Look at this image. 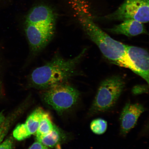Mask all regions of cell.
<instances>
[{
	"instance_id": "6da1fadb",
	"label": "cell",
	"mask_w": 149,
	"mask_h": 149,
	"mask_svg": "<svg viewBox=\"0 0 149 149\" xmlns=\"http://www.w3.org/2000/svg\"><path fill=\"white\" fill-rule=\"evenodd\" d=\"M85 7L76 13L84 30L99 48L106 58L118 66L128 68L136 73L134 66L128 55L125 45L117 41L102 31L93 21Z\"/></svg>"
},
{
	"instance_id": "7a4b0ae2",
	"label": "cell",
	"mask_w": 149,
	"mask_h": 149,
	"mask_svg": "<svg viewBox=\"0 0 149 149\" xmlns=\"http://www.w3.org/2000/svg\"><path fill=\"white\" fill-rule=\"evenodd\" d=\"M86 49L73 58L66 59L58 54L49 62L35 69L28 78V84L32 88L44 90L67 81L76 74V68Z\"/></svg>"
},
{
	"instance_id": "3957f363",
	"label": "cell",
	"mask_w": 149,
	"mask_h": 149,
	"mask_svg": "<svg viewBox=\"0 0 149 149\" xmlns=\"http://www.w3.org/2000/svg\"><path fill=\"white\" fill-rule=\"evenodd\" d=\"M125 83L120 76H113L100 84L89 110L90 115L105 112L116 104L123 91Z\"/></svg>"
},
{
	"instance_id": "277c9868",
	"label": "cell",
	"mask_w": 149,
	"mask_h": 149,
	"mask_svg": "<svg viewBox=\"0 0 149 149\" xmlns=\"http://www.w3.org/2000/svg\"><path fill=\"white\" fill-rule=\"evenodd\" d=\"M42 99L55 111L62 113L74 107L79 100V91L66 82L43 90Z\"/></svg>"
},
{
	"instance_id": "5b68a950",
	"label": "cell",
	"mask_w": 149,
	"mask_h": 149,
	"mask_svg": "<svg viewBox=\"0 0 149 149\" xmlns=\"http://www.w3.org/2000/svg\"><path fill=\"white\" fill-rule=\"evenodd\" d=\"M149 0H124L114 12L104 17L105 19L124 20L132 19L141 23H148Z\"/></svg>"
},
{
	"instance_id": "8992f818",
	"label": "cell",
	"mask_w": 149,
	"mask_h": 149,
	"mask_svg": "<svg viewBox=\"0 0 149 149\" xmlns=\"http://www.w3.org/2000/svg\"><path fill=\"white\" fill-rule=\"evenodd\" d=\"M56 25L24 22L25 35L33 54L42 51L49 43L55 32Z\"/></svg>"
},
{
	"instance_id": "52a82bcc",
	"label": "cell",
	"mask_w": 149,
	"mask_h": 149,
	"mask_svg": "<svg viewBox=\"0 0 149 149\" xmlns=\"http://www.w3.org/2000/svg\"><path fill=\"white\" fill-rule=\"evenodd\" d=\"M145 109L139 103L126 104L121 112L120 117V133L125 136L136 124L137 120Z\"/></svg>"
},
{
	"instance_id": "ba28073f",
	"label": "cell",
	"mask_w": 149,
	"mask_h": 149,
	"mask_svg": "<svg viewBox=\"0 0 149 149\" xmlns=\"http://www.w3.org/2000/svg\"><path fill=\"white\" fill-rule=\"evenodd\" d=\"M126 51L136 70V74L149 84V57L148 51L138 47L126 46Z\"/></svg>"
},
{
	"instance_id": "9c48e42d",
	"label": "cell",
	"mask_w": 149,
	"mask_h": 149,
	"mask_svg": "<svg viewBox=\"0 0 149 149\" xmlns=\"http://www.w3.org/2000/svg\"><path fill=\"white\" fill-rule=\"evenodd\" d=\"M45 113L41 108H38L28 117L24 124L18 125L13 133L15 139L22 141L36 133L41 119Z\"/></svg>"
},
{
	"instance_id": "30bf717a",
	"label": "cell",
	"mask_w": 149,
	"mask_h": 149,
	"mask_svg": "<svg viewBox=\"0 0 149 149\" xmlns=\"http://www.w3.org/2000/svg\"><path fill=\"white\" fill-rule=\"evenodd\" d=\"M109 32L114 34H122L128 37L147 33L143 24L134 20H124L122 23L108 29Z\"/></svg>"
},
{
	"instance_id": "8fae6325",
	"label": "cell",
	"mask_w": 149,
	"mask_h": 149,
	"mask_svg": "<svg viewBox=\"0 0 149 149\" xmlns=\"http://www.w3.org/2000/svg\"><path fill=\"white\" fill-rule=\"evenodd\" d=\"M65 138L64 134L54 125L52 131L38 141L48 148H54L59 145L61 141Z\"/></svg>"
},
{
	"instance_id": "7c38bea8",
	"label": "cell",
	"mask_w": 149,
	"mask_h": 149,
	"mask_svg": "<svg viewBox=\"0 0 149 149\" xmlns=\"http://www.w3.org/2000/svg\"><path fill=\"white\" fill-rule=\"evenodd\" d=\"M54 125L49 115L45 112L41 119L36 132L37 141H40L43 137L49 134L53 130Z\"/></svg>"
},
{
	"instance_id": "4fadbf2b",
	"label": "cell",
	"mask_w": 149,
	"mask_h": 149,
	"mask_svg": "<svg viewBox=\"0 0 149 149\" xmlns=\"http://www.w3.org/2000/svg\"><path fill=\"white\" fill-rule=\"evenodd\" d=\"M107 127V121L102 118L93 120L90 124V128L93 133L100 135L105 133Z\"/></svg>"
},
{
	"instance_id": "5bb4252c",
	"label": "cell",
	"mask_w": 149,
	"mask_h": 149,
	"mask_svg": "<svg viewBox=\"0 0 149 149\" xmlns=\"http://www.w3.org/2000/svg\"><path fill=\"white\" fill-rule=\"evenodd\" d=\"M148 88L146 85L136 86L132 89V93L135 95H139L148 92Z\"/></svg>"
},
{
	"instance_id": "9a60e30c",
	"label": "cell",
	"mask_w": 149,
	"mask_h": 149,
	"mask_svg": "<svg viewBox=\"0 0 149 149\" xmlns=\"http://www.w3.org/2000/svg\"><path fill=\"white\" fill-rule=\"evenodd\" d=\"M13 140L12 137L7 139L0 144V149H13Z\"/></svg>"
},
{
	"instance_id": "2e32d148",
	"label": "cell",
	"mask_w": 149,
	"mask_h": 149,
	"mask_svg": "<svg viewBox=\"0 0 149 149\" xmlns=\"http://www.w3.org/2000/svg\"><path fill=\"white\" fill-rule=\"evenodd\" d=\"M28 149H48V148L43 145L40 141H37L33 143Z\"/></svg>"
},
{
	"instance_id": "e0dca14e",
	"label": "cell",
	"mask_w": 149,
	"mask_h": 149,
	"mask_svg": "<svg viewBox=\"0 0 149 149\" xmlns=\"http://www.w3.org/2000/svg\"><path fill=\"white\" fill-rule=\"evenodd\" d=\"M5 137L4 134L3 133V132L0 130V144L2 142V141L3 140V138Z\"/></svg>"
},
{
	"instance_id": "ac0fdd59",
	"label": "cell",
	"mask_w": 149,
	"mask_h": 149,
	"mask_svg": "<svg viewBox=\"0 0 149 149\" xmlns=\"http://www.w3.org/2000/svg\"><path fill=\"white\" fill-rule=\"evenodd\" d=\"M5 120V117L3 116V113H0V124L3 122Z\"/></svg>"
},
{
	"instance_id": "d6986e66",
	"label": "cell",
	"mask_w": 149,
	"mask_h": 149,
	"mask_svg": "<svg viewBox=\"0 0 149 149\" xmlns=\"http://www.w3.org/2000/svg\"><path fill=\"white\" fill-rule=\"evenodd\" d=\"M57 147V149H61L60 145H58Z\"/></svg>"
}]
</instances>
